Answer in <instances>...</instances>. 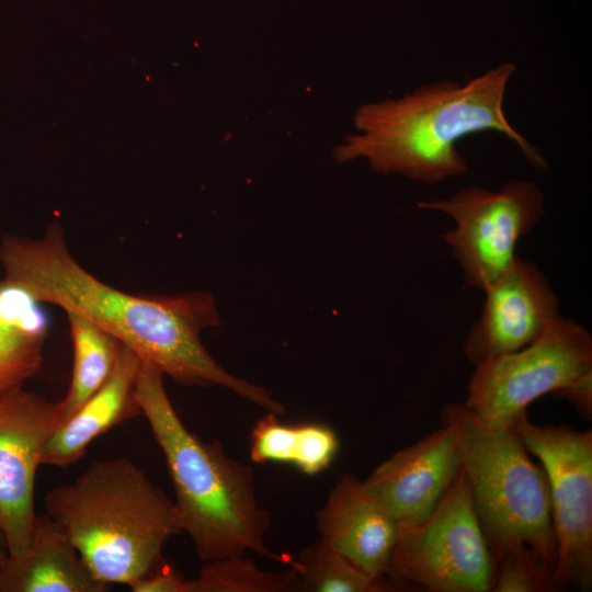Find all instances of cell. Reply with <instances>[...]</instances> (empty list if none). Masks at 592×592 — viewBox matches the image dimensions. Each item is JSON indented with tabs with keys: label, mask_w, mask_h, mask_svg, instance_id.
Wrapping results in <instances>:
<instances>
[{
	"label": "cell",
	"mask_w": 592,
	"mask_h": 592,
	"mask_svg": "<svg viewBox=\"0 0 592 592\" xmlns=\"http://www.w3.org/2000/svg\"><path fill=\"white\" fill-rule=\"evenodd\" d=\"M0 265L9 286L36 304L89 319L143 364L177 384L224 387L267 411L284 412L269 390L227 372L203 345L202 331L219 323L208 293L146 296L122 292L79 263L58 223L49 224L39 238L3 235Z\"/></svg>",
	"instance_id": "1"
},
{
	"label": "cell",
	"mask_w": 592,
	"mask_h": 592,
	"mask_svg": "<svg viewBox=\"0 0 592 592\" xmlns=\"http://www.w3.org/2000/svg\"><path fill=\"white\" fill-rule=\"evenodd\" d=\"M515 70L505 62L465 83H428L398 99L364 104L354 116L361 133L335 147L334 157L339 162L366 158L377 172L435 184L468 172L458 140L497 132L534 167L544 169V157L504 114L505 90Z\"/></svg>",
	"instance_id": "2"
},
{
	"label": "cell",
	"mask_w": 592,
	"mask_h": 592,
	"mask_svg": "<svg viewBox=\"0 0 592 592\" xmlns=\"http://www.w3.org/2000/svg\"><path fill=\"white\" fill-rule=\"evenodd\" d=\"M172 480L182 531L202 562L252 551L282 561L266 546L271 516L255 493L254 471L230 458L218 440L203 441L182 422L163 375L141 363L135 388Z\"/></svg>",
	"instance_id": "3"
},
{
	"label": "cell",
	"mask_w": 592,
	"mask_h": 592,
	"mask_svg": "<svg viewBox=\"0 0 592 592\" xmlns=\"http://www.w3.org/2000/svg\"><path fill=\"white\" fill-rule=\"evenodd\" d=\"M46 514L65 532L94 578L132 585L162 563L167 542L182 533L175 504L124 457L91 464L50 489Z\"/></svg>",
	"instance_id": "4"
},
{
	"label": "cell",
	"mask_w": 592,
	"mask_h": 592,
	"mask_svg": "<svg viewBox=\"0 0 592 592\" xmlns=\"http://www.w3.org/2000/svg\"><path fill=\"white\" fill-rule=\"evenodd\" d=\"M441 420L457 429L462 469L494 566L505 553L527 547L555 572L548 480L515 428H487L464 403H446Z\"/></svg>",
	"instance_id": "5"
},
{
	"label": "cell",
	"mask_w": 592,
	"mask_h": 592,
	"mask_svg": "<svg viewBox=\"0 0 592 592\" xmlns=\"http://www.w3.org/2000/svg\"><path fill=\"white\" fill-rule=\"evenodd\" d=\"M494 568L460 467L425 519L398 523L387 576L434 592H487Z\"/></svg>",
	"instance_id": "6"
},
{
	"label": "cell",
	"mask_w": 592,
	"mask_h": 592,
	"mask_svg": "<svg viewBox=\"0 0 592 592\" xmlns=\"http://www.w3.org/2000/svg\"><path fill=\"white\" fill-rule=\"evenodd\" d=\"M592 373V337L559 318L528 345L475 366L465 407L487 428H512L535 399Z\"/></svg>",
	"instance_id": "7"
},
{
	"label": "cell",
	"mask_w": 592,
	"mask_h": 592,
	"mask_svg": "<svg viewBox=\"0 0 592 592\" xmlns=\"http://www.w3.org/2000/svg\"><path fill=\"white\" fill-rule=\"evenodd\" d=\"M542 190L530 180L508 181L500 190H459L448 198L419 202L418 207L444 213L455 228L443 235L464 281L483 291L516 259L515 247L544 216Z\"/></svg>",
	"instance_id": "8"
},
{
	"label": "cell",
	"mask_w": 592,
	"mask_h": 592,
	"mask_svg": "<svg viewBox=\"0 0 592 592\" xmlns=\"http://www.w3.org/2000/svg\"><path fill=\"white\" fill-rule=\"evenodd\" d=\"M545 470L557 547L559 588L592 584V431L539 425L522 415L513 425Z\"/></svg>",
	"instance_id": "9"
},
{
	"label": "cell",
	"mask_w": 592,
	"mask_h": 592,
	"mask_svg": "<svg viewBox=\"0 0 592 592\" xmlns=\"http://www.w3.org/2000/svg\"><path fill=\"white\" fill-rule=\"evenodd\" d=\"M58 425L56 402L33 390L20 387L0 397V530L10 556L29 547L36 471Z\"/></svg>",
	"instance_id": "10"
},
{
	"label": "cell",
	"mask_w": 592,
	"mask_h": 592,
	"mask_svg": "<svg viewBox=\"0 0 592 592\" xmlns=\"http://www.w3.org/2000/svg\"><path fill=\"white\" fill-rule=\"evenodd\" d=\"M483 292L482 311L464 344L475 366L528 345L561 318L547 277L535 263L520 257Z\"/></svg>",
	"instance_id": "11"
},
{
	"label": "cell",
	"mask_w": 592,
	"mask_h": 592,
	"mask_svg": "<svg viewBox=\"0 0 592 592\" xmlns=\"http://www.w3.org/2000/svg\"><path fill=\"white\" fill-rule=\"evenodd\" d=\"M441 421L440 429L395 453L363 481L365 491L398 523L425 519L460 470L457 429Z\"/></svg>",
	"instance_id": "12"
},
{
	"label": "cell",
	"mask_w": 592,
	"mask_h": 592,
	"mask_svg": "<svg viewBox=\"0 0 592 592\" xmlns=\"http://www.w3.org/2000/svg\"><path fill=\"white\" fill-rule=\"evenodd\" d=\"M316 516L320 540L368 574L387 576L398 522L365 491L363 481L344 474Z\"/></svg>",
	"instance_id": "13"
},
{
	"label": "cell",
	"mask_w": 592,
	"mask_h": 592,
	"mask_svg": "<svg viewBox=\"0 0 592 592\" xmlns=\"http://www.w3.org/2000/svg\"><path fill=\"white\" fill-rule=\"evenodd\" d=\"M65 532L46 513L36 515L26 550L8 556L0 592H104Z\"/></svg>",
	"instance_id": "14"
},
{
	"label": "cell",
	"mask_w": 592,
	"mask_h": 592,
	"mask_svg": "<svg viewBox=\"0 0 592 592\" xmlns=\"http://www.w3.org/2000/svg\"><path fill=\"white\" fill-rule=\"evenodd\" d=\"M141 362L122 345L115 368L106 383L50 436L42 465L68 467L79 460L92 441L113 426L141 414L135 397Z\"/></svg>",
	"instance_id": "15"
},
{
	"label": "cell",
	"mask_w": 592,
	"mask_h": 592,
	"mask_svg": "<svg viewBox=\"0 0 592 592\" xmlns=\"http://www.w3.org/2000/svg\"><path fill=\"white\" fill-rule=\"evenodd\" d=\"M46 323L35 303L0 280V397L42 367Z\"/></svg>",
	"instance_id": "16"
},
{
	"label": "cell",
	"mask_w": 592,
	"mask_h": 592,
	"mask_svg": "<svg viewBox=\"0 0 592 592\" xmlns=\"http://www.w3.org/2000/svg\"><path fill=\"white\" fill-rule=\"evenodd\" d=\"M340 444L335 432L320 423L284 424L267 411L253 426L250 458L295 466L306 475H318L330 466Z\"/></svg>",
	"instance_id": "17"
},
{
	"label": "cell",
	"mask_w": 592,
	"mask_h": 592,
	"mask_svg": "<svg viewBox=\"0 0 592 592\" xmlns=\"http://www.w3.org/2000/svg\"><path fill=\"white\" fill-rule=\"evenodd\" d=\"M72 342V373L65 397L56 402L59 424L80 409L110 378L122 343L89 319L66 314Z\"/></svg>",
	"instance_id": "18"
},
{
	"label": "cell",
	"mask_w": 592,
	"mask_h": 592,
	"mask_svg": "<svg viewBox=\"0 0 592 592\" xmlns=\"http://www.w3.org/2000/svg\"><path fill=\"white\" fill-rule=\"evenodd\" d=\"M288 565L298 573L300 591L306 592H384L403 585L368 574L320 539Z\"/></svg>",
	"instance_id": "19"
},
{
	"label": "cell",
	"mask_w": 592,
	"mask_h": 592,
	"mask_svg": "<svg viewBox=\"0 0 592 592\" xmlns=\"http://www.w3.org/2000/svg\"><path fill=\"white\" fill-rule=\"evenodd\" d=\"M300 589L294 567L282 571L261 570L244 555L204 562L198 576L184 583V592H289Z\"/></svg>",
	"instance_id": "20"
},
{
	"label": "cell",
	"mask_w": 592,
	"mask_h": 592,
	"mask_svg": "<svg viewBox=\"0 0 592 592\" xmlns=\"http://www.w3.org/2000/svg\"><path fill=\"white\" fill-rule=\"evenodd\" d=\"M558 589L554 570L527 547L508 551L496 561L493 592H545Z\"/></svg>",
	"instance_id": "21"
},
{
	"label": "cell",
	"mask_w": 592,
	"mask_h": 592,
	"mask_svg": "<svg viewBox=\"0 0 592 592\" xmlns=\"http://www.w3.org/2000/svg\"><path fill=\"white\" fill-rule=\"evenodd\" d=\"M184 583L178 570L162 562L129 588L134 592H184Z\"/></svg>",
	"instance_id": "22"
},
{
	"label": "cell",
	"mask_w": 592,
	"mask_h": 592,
	"mask_svg": "<svg viewBox=\"0 0 592 592\" xmlns=\"http://www.w3.org/2000/svg\"><path fill=\"white\" fill-rule=\"evenodd\" d=\"M556 394L573 405L583 417L591 418L592 373L584 375Z\"/></svg>",
	"instance_id": "23"
},
{
	"label": "cell",
	"mask_w": 592,
	"mask_h": 592,
	"mask_svg": "<svg viewBox=\"0 0 592 592\" xmlns=\"http://www.w3.org/2000/svg\"><path fill=\"white\" fill-rule=\"evenodd\" d=\"M9 556V553L4 546H0V571L4 566V562Z\"/></svg>",
	"instance_id": "24"
},
{
	"label": "cell",
	"mask_w": 592,
	"mask_h": 592,
	"mask_svg": "<svg viewBox=\"0 0 592 592\" xmlns=\"http://www.w3.org/2000/svg\"><path fill=\"white\" fill-rule=\"evenodd\" d=\"M0 546H4V547H5V543H4V539H3V536H2L1 530H0ZM5 548H7V547H5Z\"/></svg>",
	"instance_id": "25"
}]
</instances>
